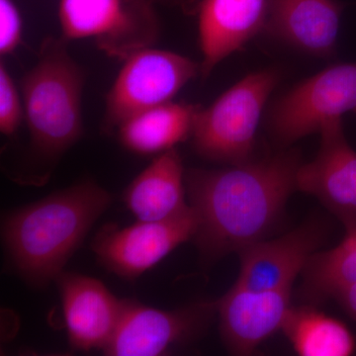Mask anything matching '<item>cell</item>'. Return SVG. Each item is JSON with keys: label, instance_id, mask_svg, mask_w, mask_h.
I'll use <instances>...</instances> for the list:
<instances>
[{"label": "cell", "instance_id": "cell-1", "mask_svg": "<svg viewBox=\"0 0 356 356\" xmlns=\"http://www.w3.org/2000/svg\"><path fill=\"white\" fill-rule=\"evenodd\" d=\"M301 165L298 152L288 149L241 165L185 173L187 199L197 218L192 241L204 267L266 238L297 191Z\"/></svg>", "mask_w": 356, "mask_h": 356}, {"label": "cell", "instance_id": "cell-2", "mask_svg": "<svg viewBox=\"0 0 356 356\" xmlns=\"http://www.w3.org/2000/svg\"><path fill=\"white\" fill-rule=\"evenodd\" d=\"M111 202L108 192L88 179L9 213L2 238L14 271L34 287L57 280Z\"/></svg>", "mask_w": 356, "mask_h": 356}, {"label": "cell", "instance_id": "cell-3", "mask_svg": "<svg viewBox=\"0 0 356 356\" xmlns=\"http://www.w3.org/2000/svg\"><path fill=\"white\" fill-rule=\"evenodd\" d=\"M67 42L64 37L44 39L21 86L33 146L49 158L64 154L83 133L84 72Z\"/></svg>", "mask_w": 356, "mask_h": 356}, {"label": "cell", "instance_id": "cell-4", "mask_svg": "<svg viewBox=\"0 0 356 356\" xmlns=\"http://www.w3.org/2000/svg\"><path fill=\"white\" fill-rule=\"evenodd\" d=\"M280 79V72L273 69L254 72L207 108L201 107L191 134L196 153L227 165L250 161L262 112Z\"/></svg>", "mask_w": 356, "mask_h": 356}, {"label": "cell", "instance_id": "cell-5", "mask_svg": "<svg viewBox=\"0 0 356 356\" xmlns=\"http://www.w3.org/2000/svg\"><path fill=\"white\" fill-rule=\"evenodd\" d=\"M152 0H60L65 40L93 39L110 57L125 60L151 47L159 35Z\"/></svg>", "mask_w": 356, "mask_h": 356}, {"label": "cell", "instance_id": "cell-6", "mask_svg": "<svg viewBox=\"0 0 356 356\" xmlns=\"http://www.w3.org/2000/svg\"><path fill=\"white\" fill-rule=\"evenodd\" d=\"M200 70L197 63L173 51L151 47L134 51L107 95L105 125L118 128L140 112L172 102Z\"/></svg>", "mask_w": 356, "mask_h": 356}, {"label": "cell", "instance_id": "cell-7", "mask_svg": "<svg viewBox=\"0 0 356 356\" xmlns=\"http://www.w3.org/2000/svg\"><path fill=\"white\" fill-rule=\"evenodd\" d=\"M356 109V63L334 65L290 89L269 113L274 140L294 144Z\"/></svg>", "mask_w": 356, "mask_h": 356}, {"label": "cell", "instance_id": "cell-8", "mask_svg": "<svg viewBox=\"0 0 356 356\" xmlns=\"http://www.w3.org/2000/svg\"><path fill=\"white\" fill-rule=\"evenodd\" d=\"M216 302H200L165 311L124 300L118 327L103 348L108 356H159L191 343L209 327Z\"/></svg>", "mask_w": 356, "mask_h": 356}, {"label": "cell", "instance_id": "cell-9", "mask_svg": "<svg viewBox=\"0 0 356 356\" xmlns=\"http://www.w3.org/2000/svg\"><path fill=\"white\" fill-rule=\"evenodd\" d=\"M197 218L191 207L165 221H138L119 228L107 224L91 243L98 264L122 280L139 278L182 243L192 241Z\"/></svg>", "mask_w": 356, "mask_h": 356}, {"label": "cell", "instance_id": "cell-10", "mask_svg": "<svg viewBox=\"0 0 356 356\" xmlns=\"http://www.w3.org/2000/svg\"><path fill=\"white\" fill-rule=\"evenodd\" d=\"M320 135L315 159L300 165L297 191L317 198L344 228L356 226V151L346 140L341 119L325 124Z\"/></svg>", "mask_w": 356, "mask_h": 356}, {"label": "cell", "instance_id": "cell-11", "mask_svg": "<svg viewBox=\"0 0 356 356\" xmlns=\"http://www.w3.org/2000/svg\"><path fill=\"white\" fill-rule=\"evenodd\" d=\"M325 236V225L312 220L286 235L250 245L238 254L240 273L234 286L252 291L292 289Z\"/></svg>", "mask_w": 356, "mask_h": 356}, {"label": "cell", "instance_id": "cell-12", "mask_svg": "<svg viewBox=\"0 0 356 356\" xmlns=\"http://www.w3.org/2000/svg\"><path fill=\"white\" fill-rule=\"evenodd\" d=\"M292 289L252 291L233 286L216 301L221 339L232 355H250L282 329Z\"/></svg>", "mask_w": 356, "mask_h": 356}, {"label": "cell", "instance_id": "cell-13", "mask_svg": "<svg viewBox=\"0 0 356 356\" xmlns=\"http://www.w3.org/2000/svg\"><path fill=\"white\" fill-rule=\"evenodd\" d=\"M55 281L70 346L81 351L103 350L120 322L124 300L89 276L63 271Z\"/></svg>", "mask_w": 356, "mask_h": 356}, {"label": "cell", "instance_id": "cell-14", "mask_svg": "<svg viewBox=\"0 0 356 356\" xmlns=\"http://www.w3.org/2000/svg\"><path fill=\"white\" fill-rule=\"evenodd\" d=\"M343 10L339 0H267L262 32L309 55L332 58Z\"/></svg>", "mask_w": 356, "mask_h": 356}, {"label": "cell", "instance_id": "cell-15", "mask_svg": "<svg viewBox=\"0 0 356 356\" xmlns=\"http://www.w3.org/2000/svg\"><path fill=\"white\" fill-rule=\"evenodd\" d=\"M267 0H203L199 8V43L206 79L225 58L242 50L264 31Z\"/></svg>", "mask_w": 356, "mask_h": 356}, {"label": "cell", "instance_id": "cell-16", "mask_svg": "<svg viewBox=\"0 0 356 356\" xmlns=\"http://www.w3.org/2000/svg\"><path fill=\"white\" fill-rule=\"evenodd\" d=\"M185 172L177 149L156 158L131 182L123 201L138 221H165L189 209Z\"/></svg>", "mask_w": 356, "mask_h": 356}, {"label": "cell", "instance_id": "cell-17", "mask_svg": "<svg viewBox=\"0 0 356 356\" xmlns=\"http://www.w3.org/2000/svg\"><path fill=\"white\" fill-rule=\"evenodd\" d=\"M200 108L199 105L170 102L147 109L119 126V139L134 154L165 153L191 137Z\"/></svg>", "mask_w": 356, "mask_h": 356}, {"label": "cell", "instance_id": "cell-18", "mask_svg": "<svg viewBox=\"0 0 356 356\" xmlns=\"http://www.w3.org/2000/svg\"><path fill=\"white\" fill-rule=\"evenodd\" d=\"M281 330L301 356H350L355 353V336L348 325L312 306H292Z\"/></svg>", "mask_w": 356, "mask_h": 356}, {"label": "cell", "instance_id": "cell-19", "mask_svg": "<svg viewBox=\"0 0 356 356\" xmlns=\"http://www.w3.org/2000/svg\"><path fill=\"white\" fill-rule=\"evenodd\" d=\"M303 275L304 294L312 301L331 298L339 288L356 283V226L346 229L337 247L312 255Z\"/></svg>", "mask_w": 356, "mask_h": 356}, {"label": "cell", "instance_id": "cell-20", "mask_svg": "<svg viewBox=\"0 0 356 356\" xmlns=\"http://www.w3.org/2000/svg\"><path fill=\"white\" fill-rule=\"evenodd\" d=\"M25 118L24 104L10 72L3 62L0 64V131L13 136Z\"/></svg>", "mask_w": 356, "mask_h": 356}, {"label": "cell", "instance_id": "cell-21", "mask_svg": "<svg viewBox=\"0 0 356 356\" xmlns=\"http://www.w3.org/2000/svg\"><path fill=\"white\" fill-rule=\"evenodd\" d=\"M23 24L13 0H0V54L13 53L22 42Z\"/></svg>", "mask_w": 356, "mask_h": 356}, {"label": "cell", "instance_id": "cell-22", "mask_svg": "<svg viewBox=\"0 0 356 356\" xmlns=\"http://www.w3.org/2000/svg\"><path fill=\"white\" fill-rule=\"evenodd\" d=\"M331 298L336 300L344 312L356 322V283L336 290Z\"/></svg>", "mask_w": 356, "mask_h": 356}, {"label": "cell", "instance_id": "cell-23", "mask_svg": "<svg viewBox=\"0 0 356 356\" xmlns=\"http://www.w3.org/2000/svg\"><path fill=\"white\" fill-rule=\"evenodd\" d=\"M152 1L170 2V3H180L184 0H152Z\"/></svg>", "mask_w": 356, "mask_h": 356}, {"label": "cell", "instance_id": "cell-24", "mask_svg": "<svg viewBox=\"0 0 356 356\" xmlns=\"http://www.w3.org/2000/svg\"><path fill=\"white\" fill-rule=\"evenodd\" d=\"M353 113H355V114H356V109H355V112H353Z\"/></svg>", "mask_w": 356, "mask_h": 356}]
</instances>
